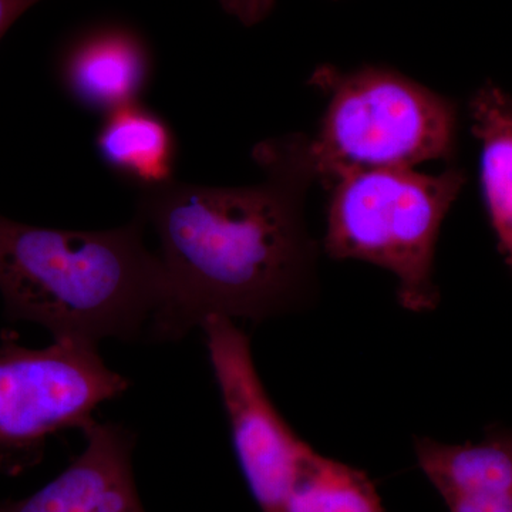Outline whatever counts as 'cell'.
Instances as JSON below:
<instances>
[{
  "instance_id": "8992f818",
  "label": "cell",
  "mask_w": 512,
  "mask_h": 512,
  "mask_svg": "<svg viewBox=\"0 0 512 512\" xmlns=\"http://www.w3.org/2000/svg\"><path fill=\"white\" fill-rule=\"evenodd\" d=\"M201 328L249 490L262 512H291L293 490L312 447L266 393L247 333L225 316H208Z\"/></svg>"
},
{
  "instance_id": "52a82bcc",
  "label": "cell",
  "mask_w": 512,
  "mask_h": 512,
  "mask_svg": "<svg viewBox=\"0 0 512 512\" xmlns=\"http://www.w3.org/2000/svg\"><path fill=\"white\" fill-rule=\"evenodd\" d=\"M83 433L86 448L60 476L0 512H146L131 463L133 431L94 421Z\"/></svg>"
},
{
  "instance_id": "30bf717a",
  "label": "cell",
  "mask_w": 512,
  "mask_h": 512,
  "mask_svg": "<svg viewBox=\"0 0 512 512\" xmlns=\"http://www.w3.org/2000/svg\"><path fill=\"white\" fill-rule=\"evenodd\" d=\"M97 153L111 171L144 190L173 181V131L140 103L110 111L96 137Z\"/></svg>"
},
{
  "instance_id": "4fadbf2b",
  "label": "cell",
  "mask_w": 512,
  "mask_h": 512,
  "mask_svg": "<svg viewBox=\"0 0 512 512\" xmlns=\"http://www.w3.org/2000/svg\"><path fill=\"white\" fill-rule=\"evenodd\" d=\"M221 8L251 28L264 22L275 8V0H218Z\"/></svg>"
},
{
  "instance_id": "5b68a950",
  "label": "cell",
  "mask_w": 512,
  "mask_h": 512,
  "mask_svg": "<svg viewBox=\"0 0 512 512\" xmlns=\"http://www.w3.org/2000/svg\"><path fill=\"white\" fill-rule=\"evenodd\" d=\"M130 382L104 363L97 343L55 339L45 349L0 336V468L18 471L40 457L46 440L84 430L97 407L127 392Z\"/></svg>"
},
{
  "instance_id": "7c38bea8",
  "label": "cell",
  "mask_w": 512,
  "mask_h": 512,
  "mask_svg": "<svg viewBox=\"0 0 512 512\" xmlns=\"http://www.w3.org/2000/svg\"><path fill=\"white\" fill-rule=\"evenodd\" d=\"M291 512H386L365 471L316 453L303 460Z\"/></svg>"
},
{
  "instance_id": "ba28073f",
  "label": "cell",
  "mask_w": 512,
  "mask_h": 512,
  "mask_svg": "<svg viewBox=\"0 0 512 512\" xmlns=\"http://www.w3.org/2000/svg\"><path fill=\"white\" fill-rule=\"evenodd\" d=\"M414 448L448 512H512V430L491 427L480 443L421 437Z\"/></svg>"
},
{
  "instance_id": "3957f363",
  "label": "cell",
  "mask_w": 512,
  "mask_h": 512,
  "mask_svg": "<svg viewBox=\"0 0 512 512\" xmlns=\"http://www.w3.org/2000/svg\"><path fill=\"white\" fill-rule=\"evenodd\" d=\"M309 84L328 99L309 137L316 181L325 188L356 171L414 168L456 150V104L396 70L320 66Z\"/></svg>"
},
{
  "instance_id": "5bb4252c",
  "label": "cell",
  "mask_w": 512,
  "mask_h": 512,
  "mask_svg": "<svg viewBox=\"0 0 512 512\" xmlns=\"http://www.w3.org/2000/svg\"><path fill=\"white\" fill-rule=\"evenodd\" d=\"M39 2L42 0H0V39L8 33L23 13L28 12Z\"/></svg>"
},
{
  "instance_id": "9c48e42d",
  "label": "cell",
  "mask_w": 512,
  "mask_h": 512,
  "mask_svg": "<svg viewBox=\"0 0 512 512\" xmlns=\"http://www.w3.org/2000/svg\"><path fill=\"white\" fill-rule=\"evenodd\" d=\"M150 72L144 40L119 26L80 37L67 49L60 66L67 93L86 109L104 113L137 103Z\"/></svg>"
},
{
  "instance_id": "277c9868",
  "label": "cell",
  "mask_w": 512,
  "mask_h": 512,
  "mask_svg": "<svg viewBox=\"0 0 512 512\" xmlns=\"http://www.w3.org/2000/svg\"><path fill=\"white\" fill-rule=\"evenodd\" d=\"M466 184L448 168L356 171L333 181L326 215V254L369 262L392 272L403 308L429 312L439 303L434 256L441 225Z\"/></svg>"
},
{
  "instance_id": "7a4b0ae2",
  "label": "cell",
  "mask_w": 512,
  "mask_h": 512,
  "mask_svg": "<svg viewBox=\"0 0 512 512\" xmlns=\"http://www.w3.org/2000/svg\"><path fill=\"white\" fill-rule=\"evenodd\" d=\"M144 228L138 215L106 231L35 227L0 215V293L10 322L36 323L55 339L141 338L167 296Z\"/></svg>"
},
{
  "instance_id": "6da1fadb",
  "label": "cell",
  "mask_w": 512,
  "mask_h": 512,
  "mask_svg": "<svg viewBox=\"0 0 512 512\" xmlns=\"http://www.w3.org/2000/svg\"><path fill=\"white\" fill-rule=\"evenodd\" d=\"M252 157L262 183L220 188L173 180L141 194L137 215L156 229L167 279L154 339H183L212 315L262 322L308 295L316 256L303 221V200L316 181L309 137L269 138Z\"/></svg>"
},
{
  "instance_id": "8fae6325",
  "label": "cell",
  "mask_w": 512,
  "mask_h": 512,
  "mask_svg": "<svg viewBox=\"0 0 512 512\" xmlns=\"http://www.w3.org/2000/svg\"><path fill=\"white\" fill-rule=\"evenodd\" d=\"M474 136L481 143V183L498 249L512 271V96L493 83L470 104Z\"/></svg>"
}]
</instances>
